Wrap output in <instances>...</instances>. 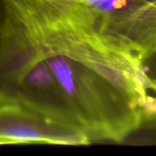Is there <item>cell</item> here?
<instances>
[{
    "label": "cell",
    "mask_w": 156,
    "mask_h": 156,
    "mask_svg": "<svg viewBox=\"0 0 156 156\" xmlns=\"http://www.w3.org/2000/svg\"><path fill=\"white\" fill-rule=\"evenodd\" d=\"M0 27L46 64L90 143L154 122L149 60L82 0H0Z\"/></svg>",
    "instance_id": "1"
},
{
    "label": "cell",
    "mask_w": 156,
    "mask_h": 156,
    "mask_svg": "<svg viewBox=\"0 0 156 156\" xmlns=\"http://www.w3.org/2000/svg\"><path fill=\"white\" fill-rule=\"evenodd\" d=\"M106 27L147 60L156 51V3L145 0H82Z\"/></svg>",
    "instance_id": "2"
},
{
    "label": "cell",
    "mask_w": 156,
    "mask_h": 156,
    "mask_svg": "<svg viewBox=\"0 0 156 156\" xmlns=\"http://www.w3.org/2000/svg\"><path fill=\"white\" fill-rule=\"evenodd\" d=\"M0 138L9 144L87 145L91 144L81 130L19 108L0 107Z\"/></svg>",
    "instance_id": "3"
},
{
    "label": "cell",
    "mask_w": 156,
    "mask_h": 156,
    "mask_svg": "<svg viewBox=\"0 0 156 156\" xmlns=\"http://www.w3.org/2000/svg\"><path fill=\"white\" fill-rule=\"evenodd\" d=\"M145 1H148V2H152V3H156V0H145Z\"/></svg>",
    "instance_id": "4"
}]
</instances>
